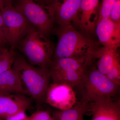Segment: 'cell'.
Instances as JSON below:
<instances>
[{
    "mask_svg": "<svg viewBox=\"0 0 120 120\" xmlns=\"http://www.w3.org/2000/svg\"><path fill=\"white\" fill-rule=\"evenodd\" d=\"M17 47L31 64L49 69L52 60L54 45L33 26H30Z\"/></svg>",
    "mask_w": 120,
    "mask_h": 120,
    "instance_id": "cell-4",
    "label": "cell"
},
{
    "mask_svg": "<svg viewBox=\"0 0 120 120\" xmlns=\"http://www.w3.org/2000/svg\"><path fill=\"white\" fill-rule=\"evenodd\" d=\"M28 120H55L51 112L48 110H39L29 116Z\"/></svg>",
    "mask_w": 120,
    "mask_h": 120,
    "instance_id": "cell-19",
    "label": "cell"
},
{
    "mask_svg": "<svg viewBox=\"0 0 120 120\" xmlns=\"http://www.w3.org/2000/svg\"><path fill=\"white\" fill-rule=\"evenodd\" d=\"M11 68L19 75L27 94L37 106L40 107L45 103L47 90L51 83L49 69L31 64L17 53Z\"/></svg>",
    "mask_w": 120,
    "mask_h": 120,
    "instance_id": "cell-2",
    "label": "cell"
},
{
    "mask_svg": "<svg viewBox=\"0 0 120 120\" xmlns=\"http://www.w3.org/2000/svg\"><path fill=\"white\" fill-rule=\"evenodd\" d=\"M8 43L7 35L2 15L0 11V47L5 46Z\"/></svg>",
    "mask_w": 120,
    "mask_h": 120,
    "instance_id": "cell-21",
    "label": "cell"
},
{
    "mask_svg": "<svg viewBox=\"0 0 120 120\" xmlns=\"http://www.w3.org/2000/svg\"><path fill=\"white\" fill-rule=\"evenodd\" d=\"M77 88L82 95L81 100L89 103L120 98V85L99 72L94 60L87 66L82 82Z\"/></svg>",
    "mask_w": 120,
    "mask_h": 120,
    "instance_id": "cell-3",
    "label": "cell"
},
{
    "mask_svg": "<svg viewBox=\"0 0 120 120\" xmlns=\"http://www.w3.org/2000/svg\"><path fill=\"white\" fill-rule=\"evenodd\" d=\"M119 48L103 47L98 49L94 55L97 68L106 76L116 77L120 75Z\"/></svg>",
    "mask_w": 120,
    "mask_h": 120,
    "instance_id": "cell-9",
    "label": "cell"
},
{
    "mask_svg": "<svg viewBox=\"0 0 120 120\" xmlns=\"http://www.w3.org/2000/svg\"><path fill=\"white\" fill-rule=\"evenodd\" d=\"M95 32L103 47L119 48L120 45V23L110 19L98 20Z\"/></svg>",
    "mask_w": 120,
    "mask_h": 120,
    "instance_id": "cell-13",
    "label": "cell"
},
{
    "mask_svg": "<svg viewBox=\"0 0 120 120\" xmlns=\"http://www.w3.org/2000/svg\"><path fill=\"white\" fill-rule=\"evenodd\" d=\"M109 19L113 22L120 23V0H116L110 12Z\"/></svg>",
    "mask_w": 120,
    "mask_h": 120,
    "instance_id": "cell-20",
    "label": "cell"
},
{
    "mask_svg": "<svg viewBox=\"0 0 120 120\" xmlns=\"http://www.w3.org/2000/svg\"><path fill=\"white\" fill-rule=\"evenodd\" d=\"M116 0H102L99 7L98 21L101 19H109L111 10Z\"/></svg>",
    "mask_w": 120,
    "mask_h": 120,
    "instance_id": "cell-18",
    "label": "cell"
},
{
    "mask_svg": "<svg viewBox=\"0 0 120 120\" xmlns=\"http://www.w3.org/2000/svg\"><path fill=\"white\" fill-rule=\"evenodd\" d=\"M82 0H52L50 4L53 9L55 22L59 26L75 23Z\"/></svg>",
    "mask_w": 120,
    "mask_h": 120,
    "instance_id": "cell-12",
    "label": "cell"
},
{
    "mask_svg": "<svg viewBox=\"0 0 120 120\" xmlns=\"http://www.w3.org/2000/svg\"><path fill=\"white\" fill-rule=\"evenodd\" d=\"M15 7L30 24L46 37L50 34L55 22L50 4L45 5L34 0H17Z\"/></svg>",
    "mask_w": 120,
    "mask_h": 120,
    "instance_id": "cell-5",
    "label": "cell"
},
{
    "mask_svg": "<svg viewBox=\"0 0 120 120\" xmlns=\"http://www.w3.org/2000/svg\"><path fill=\"white\" fill-rule=\"evenodd\" d=\"M37 2L42 4L45 5H48L49 4L52 0H34Z\"/></svg>",
    "mask_w": 120,
    "mask_h": 120,
    "instance_id": "cell-24",
    "label": "cell"
},
{
    "mask_svg": "<svg viewBox=\"0 0 120 120\" xmlns=\"http://www.w3.org/2000/svg\"><path fill=\"white\" fill-rule=\"evenodd\" d=\"M27 94L19 75L11 68L0 74V94Z\"/></svg>",
    "mask_w": 120,
    "mask_h": 120,
    "instance_id": "cell-15",
    "label": "cell"
},
{
    "mask_svg": "<svg viewBox=\"0 0 120 120\" xmlns=\"http://www.w3.org/2000/svg\"><path fill=\"white\" fill-rule=\"evenodd\" d=\"M89 111V103L80 100L68 109L54 110L52 115L55 120H84V114Z\"/></svg>",
    "mask_w": 120,
    "mask_h": 120,
    "instance_id": "cell-16",
    "label": "cell"
},
{
    "mask_svg": "<svg viewBox=\"0 0 120 120\" xmlns=\"http://www.w3.org/2000/svg\"><path fill=\"white\" fill-rule=\"evenodd\" d=\"M29 116L25 112H20L12 115L5 120H28Z\"/></svg>",
    "mask_w": 120,
    "mask_h": 120,
    "instance_id": "cell-22",
    "label": "cell"
},
{
    "mask_svg": "<svg viewBox=\"0 0 120 120\" xmlns=\"http://www.w3.org/2000/svg\"><path fill=\"white\" fill-rule=\"evenodd\" d=\"M0 12L8 43L15 49L31 25L23 15L13 6L4 8Z\"/></svg>",
    "mask_w": 120,
    "mask_h": 120,
    "instance_id": "cell-7",
    "label": "cell"
},
{
    "mask_svg": "<svg viewBox=\"0 0 120 120\" xmlns=\"http://www.w3.org/2000/svg\"><path fill=\"white\" fill-rule=\"evenodd\" d=\"M3 8H4V6H3L2 0H0V11H1Z\"/></svg>",
    "mask_w": 120,
    "mask_h": 120,
    "instance_id": "cell-25",
    "label": "cell"
},
{
    "mask_svg": "<svg viewBox=\"0 0 120 120\" xmlns=\"http://www.w3.org/2000/svg\"><path fill=\"white\" fill-rule=\"evenodd\" d=\"M87 64L72 58L53 59L49 68L51 81L77 88L82 82Z\"/></svg>",
    "mask_w": 120,
    "mask_h": 120,
    "instance_id": "cell-6",
    "label": "cell"
},
{
    "mask_svg": "<svg viewBox=\"0 0 120 120\" xmlns=\"http://www.w3.org/2000/svg\"><path fill=\"white\" fill-rule=\"evenodd\" d=\"M32 106V102L24 94H0V120L20 112H25Z\"/></svg>",
    "mask_w": 120,
    "mask_h": 120,
    "instance_id": "cell-11",
    "label": "cell"
},
{
    "mask_svg": "<svg viewBox=\"0 0 120 120\" xmlns=\"http://www.w3.org/2000/svg\"><path fill=\"white\" fill-rule=\"evenodd\" d=\"M16 53L11 47H0V74L11 68Z\"/></svg>",
    "mask_w": 120,
    "mask_h": 120,
    "instance_id": "cell-17",
    "label": "cell"
},
{
    "mask_svg": "<svg viewBox=\"0 0 120 120\" xmlns=\"http://www.w3.org/2000/svg\"><path fill=\"white\" fill-rule=\"evenodd\" d=\"M100 5L99 0H82L75 23L83 31L94 33L98 20Z\"/></svg>",
    "mask_w": 120,
    "mask_h": 120,
    "instance_id": "cell-10",
    "label": "cell"
},
{
    "mask_svg": "<svg viewBox=\"0 0 120 120\" xmlns=\"http://www.w3.org/2000/svg\"><path fill=\"white\" fill-rule=\"evenodd\" d=\"M56 32L58 42L52 60L72 58L88 64L94 59L98 49L95 44L72 25L59 26Z\"/></svg>",
    "mask_w": 120,
    "mask_h": 120,
    "instance_id": "cell-1",
    "label": "cell"
},
{
    "mask_svg": "<svg viewBox=\"0 0 120 120\" xmlns=\"http://www.w3.org/2000/svg\"><path fill=\"white\" fill-rule=\"evenodd\" d=\"M91 120H120V98L89 103Z\"/></svg>",
    "mask_w": 120,
    "mask_h": 120,
    "instance_id": "cell-14",
    "label": "cell"
},
{
    "mask_svg": "<svg viewBox=\"0 0 120 120\" xmlns=\"http://www.w3.org/2000/svg\"><path fill=\"white\" fill-rule=\"evenodd\" d=\"M4 8L13 6V0H2Z\"/></svg>",
    "mask_w": 120,
    "mask_h": 120,
    "instance_id": "cell-23",
    "label": "cell"
},
{
    "mask_svg": "<svg viewBox=\"0 0 120 120\" xmlns=\"http://www.w3.org/2000/svg\"><path fill=\"white\" fill-rule=\"evenodd\" d=\"M73 89L67 84L52 82L47 90L45 103L58 110L70 109L77 102Z\"/></svg>",
    "mask_w": 120,
    "mask_h": 120,
    "instance_id": "cell-8",
    "label": "cell"
}]
</instances>
